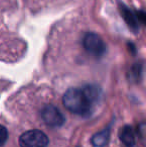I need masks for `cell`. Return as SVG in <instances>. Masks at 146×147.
I'll list each match as a JSON object with an SVG mask.
<instances>
[{
    "label": "cell",
    "instance_id": "obj_1",
    "mask_svg": "<svg viewBox=\"0 0 146 147\" xmlns=\"http://www.w3.org/2000/svg\"><path fill=\"white\" fill-rule=\"evenodd\" d=\"M62 102L67 110L81 116L89 114L93 106L82 88H69L63 95Z\"/></svg>",
    "mask_w": 146,
    "mask_h": 147
},
{
    "label": "cell",
    "instance_id": "obj_2",
    "mask_svg": "<svg viewBox=\"0 0 146 147\" xmlns=\"http://www.w3.org/2000/svg\"><path fill=\"white\" fill-rule=\"evenodd\" d=\"M82 44L86 51L92 56L101 57L106 52V44L103 39L95 33H85L82 40Z\"/></svg>",
    "mask_w": 146,
    "mask_h": 147
},
{
    "label": "cell",
    "instance_id": "obj_3",
    "mask_svg": "<svg viewBox=\"0 0 146 147\" xmlns=\"http://www.w3.org/2000/svg\"><path fill=\"white\" fill-rule=\"evenodd\" d=\"M48 143L46 134L37 129L28 130L19 137L20 147H47Z\"/></svg>",
    "mask_w": 146,
    "mask_h": 147
},
{
    "label": "cell",
    "instance_id": "obj_4",
    "mask_svg": "<svg viewBox=\"0 0 146 147\" xmlns=\"http://www.w3.org/2000/svg\"><path fill=\"white\" fill-rule=\"evenodd\" d=\"M41 117L44 123L50 127H59L65 122L64 115L54 105H46L41 111Z\"/></svg>",
    "mask_w": 146,
    "mask_h": 147
},
{
    "label": "cell",
    "instance_id": "obj_5",
    "mask_svg": "<svg viewBox=\"0 0 146 147\" xmlns=\"http://www.w3.org/2000/svg\"><path fill=\"white\" fill-rule=\"evenodd\" d=\"M119 138L126 147H135V136L132 128L126 125L121 128Z\"/></svg>",
    "mask_w": 146,
    "mask_h": 147
},
{
    "label": "cell",
    "instance_id": "obj_6",
    "mask_svg": "<svg viewBox=\"0 0 146 147\" xmlns=\"http://www.w3.org/2000/svg\"><path fill=\"white\" fill-rule=\"evenodd\" d=\"M110 138V129L105 128L95 133L91 138V143L94 147H104L108 143Z\"/></svg>",
    "mask_w": 146,
    "mask_h": 147
},
{
    "label": "cell",
    "instance_id": "obj_7",
    "mask_svg": "<svg viewBox=\"0 0 146 147\" xmlns=\"http://www.w3.org/2000/svg\"><path fill=\"white\" fill-rule=\"evenodd\" d=\"M122 9H123L122 10V16L125 18V20H126V22L128 23V25L130 26V27L136 29V28H137V23H136V20H135V17L132 15V13H131L128 9H126V8H125V6H123Z\"/></svg>",
    "mask_w": 146,
    "mask_h": 147
},
{
    "label": "cell",
    "instance_id": "obj_8",
    "mask_svg": "<svg viewBox=\"0 0 146 147\" xmlns=\"http://www.w3.org/2000/svg\"><path fill=\"white\" fill-rule=\"evenodd\" d=\"M8 138V131L4 126L0 125V146H3L6 143Z\"/></svg>",
    "mask_w": 146,
    "mask_h": 147
}]
</instances>
